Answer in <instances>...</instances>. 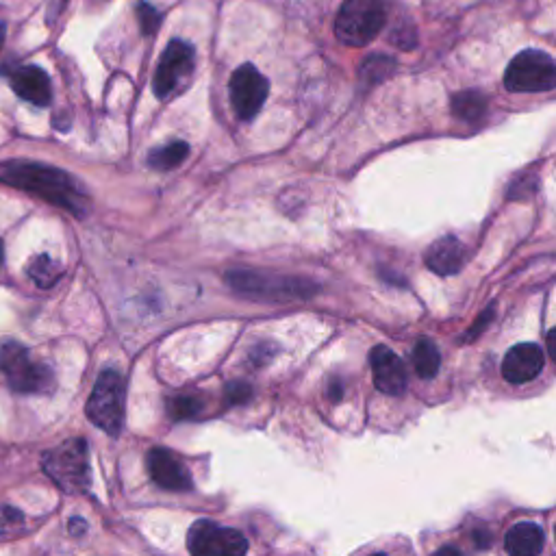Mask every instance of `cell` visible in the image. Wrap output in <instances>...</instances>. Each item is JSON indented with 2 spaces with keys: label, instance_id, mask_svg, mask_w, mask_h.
I'll use <instances>...</instances> for the list:
<instances>
[{
  "label": "cell",
  "instance_id": "52a82bcc",
  "mask_svg": "<svg viewBox=\"0 0 556 556\" xmlns=\"http://www.w3.org/2000/svg\"><path fill=\"white\" fill-rule=\"evenodd\" d=\"M0 370L5 372L11 389L18 394H42L53 385V372L42 363H33L29 350L16 341H9L0 348Z\"/></svg>",
  "mask_w": 556,
  "mask_h": 556
},
{
  "label": "cell",
  "instance_id": "9a60e30c",
  "mask_svg": "<svg viewBox=\"0 0 556 556\" xmlns=\"http://www.w3.org/2000/svg\"><path fill=\"white\" fill-rule=\"evenodd\" d=\"M426 265L428 270H433L439 276L457 274L465 265V248L457 237L452 235L441 237L431 248H428Z\"/></svg>",
  "mask_w": 556,
  "mask_h": 556
},
{
  "label": "cell",
  "instance_id": "44dd1931",
  "mask_svg": "<svg viewBox=\"0 0 556 556\" xmlns=\"http://www.w3.org/2000/svg\"><path fill=\"white\" fill-rule=\"evenodd\" d=\"M394 72H396L394 59L385 55H370L361 66V79L365 81V85H376L381 81H387Z\"/></svg>",
  "mask_w": 556,
  "mask_h": 556
},
{
  "label": "cell",
  "instance_id": "9c48e42d",
  "mask_svg": "<svg viewBox=\"0 0 556 556\" xmlns=\"http://www.w3.org/2000/svg\"><path fill=\"white\" fill-rule=\"evenodd\" d=\"M194 57V46L183 40H172L166 46L153 79V90L159 98H168L181 90L194 72Z\"/></svg>",
  "mask_w": 556,
  "mask_h": 556
},
{
  "label": "cell",
  "instance_id": "83f0119b",
  "mask_svg": "<svg viewBox=\"0 0 556 556\" xmlns=\"http://www.w3.org/2000/svg\"><path fill=\"white\" fill-rule=\"evenodd\" d=\"M85 522L81 520V517H74V520L70 522V533L72 535H83L85 533Z\"/></svg>",
  "mask_w": 556,
  "mask_h": 556
},
{
  "label": "cell",
  "instance_id": "d4e9b609",
  "mask_svg": "<svg viewBox=\"0 0 556 556\" xmlns=\"http://www.w3.org/2000/svg\"><path fill=\"white\" fill-rule=\"evenodd\" d=\"M252 398V387L242 381H233L226 385V400L231 404H246Z\"/></svg>",
  "mask_w": 556,
  "mask_h": 556
},
{
  "label": "cell",
  "instance_id": "603a6c76",
  "mask_svg": "<svg viewBox=\"0 0 556 556\" xmlns=\"http://www.w3.org/2000/svg\"><path fill=\"white\" fill-rule=\"evenodd\" d=\"M137 18H139V27H142L144 35H155L159 31L161 14H159L157 7L148 5V3H139L137 5Z\"/></svg>",
  "mask_w": 556,
  "mask_h": 556
},
{
  "label": "cell",
  "instance_id": "484cf974",
  "mask_svg": "<svg viewBox=\"0 0 556 556\" xmlns=\"http://www.w3.org/2000/svg\"><path fill=\"white\" fill-rule=\"evenodd\" d=\"M491 320H494V307H489L483 315H480V320L472 326V333H467V339H476L480 333H483L485 324H489Z\"/></svg>",
  "mask_w": 556,
  "mask_h": 556
},
{
  "label": "cell",
  "instance_id": "cb8c5ba5",
  "mask_svg": "<svg viewBox=\"0 0 556 556\" xmlns=\"http://www.w3.org/2000/svg\"><path fill=\"white\" fill-rule=\"evenodd\" d=\"M24 517L18 509L9 507V504H0V535L14 533L18 526H22Z\"/></svg>",
  "mask_w": 556,
  "mask_h": 556
},
{
  "label": "cell",
  "instance_id": "277c9868",
  "mask_svg": "<svg viewBox=\"0 0 556 556\" xmlns=\"http://www.w3.org/2000/svg\"><path fill=\"white\" fill-rule=\"evenodd\" d=\"M387 20L385 0H344L335 22L341 44L365 46L376 40Z\"/></svg>",
  "mask_w": 556,
  "mask_h": 556
},
{
  "label": "cell",
  "instance_id": "f1b7e54d",
  "mask_svg": "<svg viewBox=\"0 0 556 556\" xmlns=\"http://www.w3.org/2000/svg\"><path fill=\"white\" fill-rule=\"evenodd\" d=\"M554 335H556V331H554V328H550V331H548V352H550V357H556V350H554Z\"/></svg>",
  "mask_w": 556,
  "mask_h": 556
},
{
  "label": "cell",
  "instance_id": "3957f363",
  "mask_svg": "<svg viewBox=\"0 0 556 556\" xmlns=\"http://www.w3.org/2000/svg\"><path fill=\"white\" fill-rule=\"evenodd\" d=\"M44 472L66 494H83L90 487V457L85 439H68L44 454Z\"/></svg>",
  "mask_w": 556,
  "mask_h": 556
},
{
  "label": "cell",
  "instance_id": "ba28073f",
  "mask_svg": "<svg viewBox=\"0 0 556 556\" xmlns=\"http://www.w3.org/2000/svg\"><path fill=\"white\" fill-rule=\"evenodd\" d=\"M187 550L196 556H242L248 552V539L235 528L198 520L187 533Z\"/></svg>",
  "mask_w": 556,
  "mask_h": 556
},
{
  "label": "cell",
  "instance_id": "4dcf8cb0",
  "mask_svg": "<svg viewBox=\"0 0 556 556\" xmlns=\"http://www.w3.org/2000/svg\"><path fill=\"white\" fill-rule=\"evenodd\" d=\"M0 263H3V244H0Z\"/></svg>",
  "mask_w": 556,
  "mask_h": 556
},
{
  "label": "cell",
  "instance_id": "e0dca14e",
  "mask_svg": "<svg viewBox=\"0 0 556 556\" xmlns=\"http://www.w3.org/2000/svg\"><path fill=\"white\" fill-rule=\"evenodd\" d=\"M411 359H413V368H415L417 376L424 378V381H431V378H435L439 374V365H441L439 348L435 346V341H431L428 337L415 341Z\"/></svg>",
  "mask_w": 556,
  "mask_h": 556
},
{
  "label": "cell",
  "instance_id": "7402d4cb",
  "mask_svg": "<svg viewBox=\"0 0 556 556\" xmlns=\"http://www.w3.org/2000/svg\"><path fill=\"white\" fill-rule=\"evenodd\" d=\"M166 407H168V415L174 422L194 420V417L202 413V402L194 396H174L168 400Z\"/></svg>",
  "mask_w": 556,
  "mask_h": 556
},
{
  "label": "cell",
  "instance_id": "ffe728a7",
  "mask_svg": "<svg viewBox=\"0 0 556 556\" xmlns=\"http://www.w3.org/2000/svg\"><path fill=\"white\" fill-rule=\"evenodd\" d=\"M61 274H63L61 265L48 255H37L29 265V276L33 278V283L44 289L53 287L61 278Z\"/></svg>",
  "mask_w": 556,
  "mask_h": 556
},
{
  "label": "cell",
  "instance_id": "2e32d148",
  "mask_svg": "<svg viewBox=\"0 0 556 556\" xmlns=\"http://www.w3.org/2000/svg\"><path fill=\"white\" fill-rule=\"evenodd\" d=\"M543 550V530L533 522H522L509 530L507 552L515 556H535Z\"/></svg>",
  "mask_w": 556,
  "mask_h": 556
},
{
  "label": "cell",
  "instance_id": "30bf717a",
  "mask_svg": "<svg viewBox=\"0 0 556 556\" xmlns=\"http://www.w3.org/2000/svg\"><path fill=\"white\" fill-rule=\"evenodd\" d=\"M231 105L239 120H252L261 111L270 94V83L263 74L252 66L244 63L239 66L231 77Z\"/></svg>",
  "mask_w": 556,
  "mask_h": 556
},
{
  "label": "cell",
  "instance_id": "6da1fadb",
  "mask_svg": "<svg viewBox=\"0 0 556 556\" xmlns=\"http://www.w3.org/2000/svg\"><path fill=\"white\" fill-rule=\"evenodd\" d=\"M0 183L40 196L50 205L66 209L79 218L85 216L87 207H90V200H87L83 187L68 172L40 166V163H0Z\"/></svg>",
  "mask_w": 556,
  "mask_h": 556
},
{
  "label": "cell",
  "instance_id": "f546056e",
  "mask_svg": "<svg viewBox=\"0 0 556 556\" xmlns=\"http://www.w3.org/2000/svg\"><path fill=\"white\" fill-rule=\"evenodd\" d=\"M3 44H5V24L0 22V50H3Z\"/></svg>",
  "mask_w": 556,
  "mask_h": 556
},
{
  "label": "cell",
  "instance_id": "4fadbf2b",
  "mask_svg": "<svg viewBox=\"0 0 556 556\" xmlns=\"http://www.w3.org/2000/svg\"><path fill=\"white\" fill-rule=\"evenodd\" d=\"M543 370V350L537 344H517L502 361V376L511 385H524Z\"/></svg>",
  "mask_w": 556,
  "mask_h": 556
},
{
  "label": "cell",
  "instance_id": "4316f807",
  "mask_svg": "<svg viewBox=\"0 0 556 556\" xmlns=\"http://www.w3.org/2000/svg\"><path fill=\"white\" fill-rule=\"evenodd\" d=\"M326 394H328V398H331L333 402H339V400H341V396H344V385L339 383V378H333V381H328Z\"/></svg>",
  "mask_w": 556,
  "mask_h": 556
},
{
  "label": "cell",
  "instance_id": "5bb4252c",
  "mask_svg": "<svg viewBox=\"0 0 556 556\" xmlns=\"http://www.w3.org/2000/svg\"><path fill=\"white\" fill-rule=\"evenodd\" d=\"M11 87L22 100H27L35 107H46L50 105V98H53L48 74L37 66H24L11 74Z\"/></svg>",
  "mask_w": 556,
  "mask_h": 556
},
{
  "label": "cell",
  "instance_id": "5b68a950",
  "mask_svg": "<svg viewBox=\"0 0 556 556\" xmlns=\"http://www.w3.org/2000/svg\"><path fill=\"white\" fill-rule=\"evenodd\" d=\"M504 87L513 94L550 92L556 85L554 59L543 50L528 48L515 55L504 72Z\"/></svg>",
  "mask_w": 556,
  "mask_h": 556
},
{
  "label": "cell",
  "instance_id": "7c38bea8",
  "mask_svg": "<svg viewBox=\"0 0 556 556\" xmlns=\"http://www.w3.org/2000/svg\"><path fill=\"white\" fill-rule=\"evenodd\" d=\"M370 363L374 385L378 391H383L387 396L404 394V389H407L409 383V374L394 350L387 346H376L370 355Z\"/></svg>",
  "mask_w": 556,
  "mask_h": 556
},
{
  "label": "cell",
  "instance_id": "7a4b0ae2",
  "mask_svg": "<svg viewBox=\"0 0 556 556\" xmlns=\"http://www.w3.org/2000/svg\"><path fill=\"white\" fill-rule=\"evenodd\" d=\"M237 294L265 302H294L309 300L318 294V285L305 278L294 276H274L268 272L252 270H231L224 276Z\"/></svg>",
  "mask_w": 556,
  "mask_h": 556
},
{
  "label": "cell",
  "instance_id": "ac0fdd59",
  "mask_svg": "<svg viewBox=\"0 0 556 556\" xmlns=\"http://www.w3.org/2000/svg\"><path fill=\"white\" fill-rule=\"evenodd\" d=\"M452 113L465 122H476L485 116L487 98L480 92H459L450 100Z\"/></svg>",
  "mask_w": 556,
  "mask_h": 556
},
{
  "label": "cell",
  "instance_id": "8fae6325",
  "mask_svg": "<svg viewBox=\"0 0 556 556\" xmlns=\"http://www.w3.org/2000/svg\"><path fill=\"white\" fill-rule=\"evenodd\" d=\"M148 472L155 483L166 491H192L194 480L183 461L166 448H153L148 452Z\"/></svg>",
  "mask_w": 556,
  "mask_h": 556
},
{
  "label": "cell",
  "instance_id": "d6986e66",
  "mask_svg": "<svg viewBox=\"0 0 556 556\" xmlns=\"http://www.w3.org/2000/svg\"><path fill=\"white\" fill-rule=\"evenodd\" d=\"M189 155V146L185 142H170L166 146H161L157 150H153L148 157V163L157 170H174L176 166H181V163L187 159Z\"/></svg>",
  "mask_w": 556,
  "mask_h": 556
},
{
  "label": "cell",
  "instance_id": "8992f818",
  "mask_svg": "<svg viewBox=\"0 0 556 556\" xmlns=\"http://www.w3.org/2000/svg\"><path fill=\"white\" fill-rule=\"evenodd\" d=\"M85 413L100 431L111 437L120 435L124 426V378L116 370H105L98 376Z\"/></svg>",
  "mask_w": 556,
  "mask_h": 556
}]
</instances>
